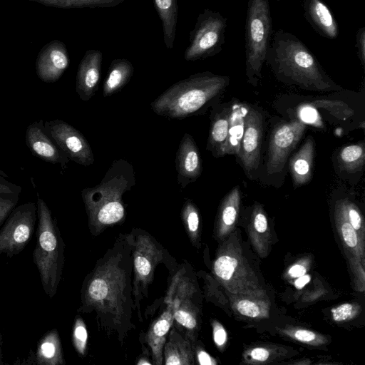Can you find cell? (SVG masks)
I'll return each mask as SVG.
<instances>
[{
  "label": "cell",
  "mask_w": 365,
  "mask_h": 365,
  "mask_svg": "<svg viewBox=\"0 0 365 365\" xmlns=\"http://www.w3.org/2000/svg\"><path fill=\"white\" fill-rule=\"evenodd\" d=\"M133 236L120 235L85 277L78 312L95 314L98 324L120 341L133 327Z\"/></svg>",
  "instance_id": "obj_1"
},
{
  "label": "cell",
  "mask_w": 365,
  "mask_h": 365,
  "mask_svg": "<svg viewBox=\"0 0 365 365\" xmlns=\"http://www.w3.org/2000/svg\"><path fill=\"white\" fill-rule=\"evenodd\" d=\"M265 61L279 79L302 88L324 92L342 89L325 73L306 45L283 29L274 32Z\"/></svg>",
  "instance_id": "obj_2"
},
{
  "label": "cell",
  "mask_w": 365,
  "mask_h": 365,
  "mask_svg": "<svg viewBox=\"0 0 365 365\" xmlns=\"http://www.w3.org/2000/svg\"><path fill=\"white\" fill-rule=\"evenodd\" d=\"M134 168L125 159L114 160L101 182L81 192L92 235L122 222L125 217L123 195L135 186Z\"/></svg>",
  "instance_id": "obj_3"
},
{
  "label": "cell",
  "mask_w": 365,
  "mask_h": 365,
  "mask_svg": "<svg viewBox=\"0 0 365 365\" xmlns=\"http://www.w3.org/2000/svg\"><path fill=\"white\" fill-rule=\"evenodd\" d=\"M229 84V77L197 73L173 84L150 103L158 115L181 120L202 113Z\"/></svg>",
  "instance_id": "obj_4"
},
{
  "label": "cell",
  "mask_w": 365,
  "mask_h": 365,
  "mask_svg": "<svg viewBox=\"0 0 365 365\" xmlns=\"http://www.w3.org/2000/svg\"><path fill=\"white\" fill-rule=\"evenodd\" d=\"M36 245L33 261L45 293L52 298L61 279L64 266V243L56 219L46 202L37 193Z\"/></svg>",
  "instance_id": "obj_5"
},
{
  "label": "cell",
  "mask_w": 365,
  "mask_h": 365,
  "mask_svg": "<svg viewBox=\"0 0 365 365\" xmlns=\"http://www.w3.org/2000/svg\"><path fill=\"white\" fill-rule=\"evenodd\" d=\"M272 18L269 0H248L245 21V66L250 83L256 86L271 41Z\"/></svg>",
  "instance_id": "obj_6"
},
{
  "label": "cell",
  "mask_w": 365,
  "mask_h": 365,
  "mask_svg": "<svg viewBox=\"0 0 365 365\" xmlns=\"http://www.w3.org/2000/svg\"><path fill=\"white\" fill-rule=\"evenodd\" d=\"M131 234L133 307L141 319L140 304L147 297L148 289L153 282L157 266L163 262L165 256L163 247L148 233L139 229H133Z\"/></svg>",
  "instance_id": "obj_7"
},
{
  "label": "cell",
  "mask_w": 365,
  "mask_h": 365,
  "mask_svg": "<svg viewBox=\"0 0 365 365\" xmlns=\"http://www.w3.org/2000/svg\"><path fill=\"white\" fill-rule=\"evenodd\" d=\"M227 19L218 11L205 9L200 13L193 29L190 32L189 45L184 58L195 61L219 53L225 41Z\"/></svg>",
  "instance_id": "obj_8"
},
{
  "label": "cell",
  "mask_w": 365,
  "mask_h": 365,
  "mask_svg": "<svg viewBox=\"0 0 365 365\" xmlns=\"http://www.w3.org/2000/svg\"><path fill=\"white\" fill-rule=\"evenodd\" d=\"M37 205L28 202L15 207L0 230V256L11 257L29 242L37 220Z\"/></svg>",
  "instance_id": "obj_9"
},
{
  "label": "cell",
  "mask_w": 365,
  "mask_h": 365,
  "mask_svg": "<svg viewBox=\"0 0 365 365\" xmlns=\"http://www.w3.org/2000/svg\"><path fill=\"white\" fill-rule=\"evenodd\" d=\"M195 292L188 277L178 273L168 292L166 300L172 305L175 322L184 328L186 338L191 342L197 327V307L192 301Z\"/></svg>",
  "instance_id": "obj_10"
},
{
  "label": "cell",
  "mask_w": 365,
  "mask_h": 365,
  "mask_svg": "<svg viewBox=\"0 0 365 365\" xmlns=\"http://www.w3.org/2000/svg\"><path fill=\"white\" fill-rule=\"evenodd\" d=\"M44 128L69 160L83 166L94 163V155L90 144L84 135L71 125L56 119L45 121Z\"/></svg>",
  "instance_id": "obj_11"
},
{
  "label": "cell",
  "mask_w": 365,
  "mask_h": 365,
  "mask_svg": "<svg viewBox=\"0 0 365 365\" xmlns=\"http://www.w3.org/2000/svg\"><path fill=\"white\" fill-rule=\"evenodd\" d=\"M305 124L299 119L277 125L271 135L269 144L267 172L280 173L291 151L302 138Z\"/></svg>",
  "instance_id": "obj_12"
},
{
  "label": "cell",
  "mask_w": 365,
  "mask_h": 365,
  "mask_svg": "<svg viewBox=\"0 0 365 365\" xmlns=\"http://www.w3.org/2000/svg\"><path fill=\"white\" fill-rule=\"evenodd\" d=\"M262 132V115L254 108L247 109L243 135L237 153L247 175L259 166Z\"/></svg>",
  "instance_id": "obj_13"
},
{
  "label": "cell",
  "mask_w": 365,
  "mask_h": 365,
  "mask_svg": "<svg viewBox=\"0 0 365 365\" xmlns=\"http://www.w3.org/2000/svg\"><path fill=\"white\" fill-rule=\"evenodd\" d=\"M69 56L66 45L53 40L39 51L36 61V72L45 83L57 81L69 66Z\"/></svg>",
  "instance_id": "obj_14"
},
{
  "label": "cell",
  "mask_w": 365,
  "mask_h": 365,
  "mask_svg": "<svg viewBox=\"0 0 365 365\" xmlns=\"http://www.w3.org/2000/svg\"><path fill=\"white\" fill-rule=\"evenodd\" d=\"M26 143L31 153L52 164H59L62 169L66 167L69 159L56 144L44 128L43 120L30 124L26 130Z\"/></svg>",
  "instance_id": "obj_15"
},
{
  "label": "cell",
  "mask_w": 365,
  "mask_h": 365,
  "mask_svg": "<svg viewBox=\"0 0 365 365\" xmlns=\"http://www.w3.org/2000/svg\"><path fill=\"white\" fill-rule=\"evenodd\" d=\"M177 181L181 188L195 182L202 170L199 149L193 138L185 133L180 140L175 157Z\"/></svg>",
  "instance_id": "obj_16"
},
{
  "label": "cell",
  "mask_w": 365,
  "mask_h": 365,
  "mask_svg": "<svg viewBox=\"0 0 365 365\" xmlns=\"http://www.w3.org/2000/svg\"><path fill=\"white\" fill-rule=\"evenodd\" d=\"M103 53L99 50L86 51L78 68L76 91L81 100L88 101L96 93L101 76Z\"/></svg>",
  "instance_id": "obj_17"
},
{
  "label": "cell",
  "mask_w": 365,
  "mask_h": 365,
  "mask_svg": "<svg viewBox=\"0 0 365 365\" xmlns=\"http://www.w3.org/2000/svg\"><path fill=\"white\" fill-rule=\"evenodd\" d=\"M302 6L305 19L319 35L331 40L338 37V23L324 2L303 0Z\"/></svg>",
  "instance_id": "obj_18"
},
{
  "label": "cell",
  "mask_w": 365,
  "mask_h": 365,
  "mask_svg": "<svg viewBox=\"0 0 365 365\" xmlns=\"http://www.w3.org/2000/svg\"><path fill=\"white\" fill-rule=\"evenodd\" d=\"M167 309L150 325L145 336V342L148 345L154 364H163V348L166 336L174 322L172 305L167 302Z\"/></svg>",
  "instance_id": "obj_19"
},
{
  "label": "cell",
  "mask_w": 365,
  "mask_h": 365,
  "mask_svg": "<svg viewBox=\"0 0 365 365\" xmlns=\"http://www.w3.org/2000/svg\"><path fill=\"white\" fill-rule=\"evenodd\" d=\"M314 156V141L312 137H309L289 162V170L295 187L302 186L311 180Z\"/></svg>",
  "instance_id": "obj_20"
},
{
  "label": "cell",
  "mask_w": 365,
  "mask_h": 365,
  "mask_svg": "<svg viewBox=\"0 0 365 365\" xmlns=\"http://www.w3.org/2000/svg\"><path fill=\"white\" fill-rule=\"evenodd\" d=\"M166 339L163 355L166 365H185L193 363V350L191 342L178 331L175 327L170 329Z\"/></svg>",
  "instance_id": "obj_21"
},
{
  "label": "cell",
  "mask_w": 365,
  "mask_h": 365,
  "mask_svg": "<svg viewBox=\"0 0 365 365\" xmlns=\"http://www.w3.org/2000/svg\"><path fill=\"white\" fill-rule=\"evenodd\" d=\"M231 108H217L211 114L207 149L217 158L222 155L228 136Z\"/></svg>",
  "instance_id": "obj_22"
},
{
  "label": "cell",
  "mask_w": 365,
  "mask_h": 365,
  "mask_svg": "<svg viewBox=\"0 0 365 365\" xmlns=\"http://www.w3.org/2000/svg\"><path fill=\"white\" fill-rule=\"evenodd\" d=\"M65 363L58 330L53 329L46 332L38 341L34 355V364L63 365Z\"/></svg>",
  "instance_id": "obj_23"
},
{
  "label": "cell",
  "mask_w": 365,
  "mask_h": 365,
  "mask_svg": "<svg viewBox=\"0 0 365 365\" xmlns=\"http://www.w3.org/2000/svg\"><path fill=\"white\" fill-rule=\"evenodd\" d=\"M134 73V67L125 58H115L112 61L108 70V75L103 86L104 97L110 96L120 91L130 81Z\"/></svg>",
  "instance_id": "obj_24"
},
{
  "label": "cell",
  "mask_w": 365,
  "mask_h": 365,
  "mask_svg": "<svg viewBox=\"0 0 365 365\" xmlns=\"http://www.w3.org/2000/svg\"><path fill=\"white\" fill-rule=\"evenodd\" d=\"M155 10L161 20L163 41L168 49L174 46L178 21L177 0H153Z\"/></svg>",
  "instance_id": "obj_25"
},
{
  "label": "cell",
  "mask_w": 365,
  "mask_h": 365,
  "mask_svg": "<svg viewBox=\"0 0 365 365\" xmlns=\"http://www.w3.org/2000/svg\"><path fill=\"white\" fill-rule=\"evenodd\" d=\"M247 108L243 106L234 105L230 113L228 136L222 155L237 154L245 128V118Z\"/></svg>",
  "instance_id": "obj_26"
},
{
  "label": "cell",
  "mask_w": 365,
  "mask_h": 365,
  "mask_svg": "<svg viewBox=\"0 0 365 365\" xmlns=\"http://www.w3.org/2000/svg\"><path fill=\"white\" fill-rule=\"evenodd\" d=\"M365 161V146L364 143L344 147L339 154L341 167L349 173L359 171Z\"/></svg>",
  "instance_id": "obj_27"
},
{
  "label": "cell",
  "mask_w": 365,
  "mask_h": 365,
  "mask_svg": "<svg viewBox=\"0 0 365 365\" xmlns=\"http://www.w3.org/2000/svg\"><path fill=\"white\" fill-rule=\"evenodd\" d=\"M240 202L238 187L233 188L225 197L220 211V226L221 230L232 227L237 219Z\"/></svg>",
  "instance_id": "obj_28"
},
{
  "label": "cell",
  "mask_w": 365,
  "mask_h": 365,
  "mask_svg": "<svg viewBox=\"0 0 365 365\" xmlns=\"http://www.w3.org/2000/svg\"><path fill=\"white\" fill-rule=\"evenodd\" d=\"M48 6L71 8H109L116 6L125 0H28Z\"/></svg>",
  "instance_id": "obj_29"
},
{
  "label": "cell",
  "mask_w": 365,
  "mask_h": 365,
  "mask_svg": "<svg viewBox=\"0 0 365 365\" xmlns=\"http://www.w3.org/2000/svg\"><path fill=\"white\" fill-rule=\"evenodd\" d=\"M182 220L190 240L194 242L197 238L200 226V216L197 207L190 200L183 204L181 212Z\"/></svg>",
  "instance_id": "obj_30"
},
{
  "label": "cell",
  "mask_w": 365,
  "mask_h": 365,
  "mask_svg": "<svg viewBox=\"0 0 365 365\" xmlns=\"http://www.w3.org/2000/svg\"><path fill=\"white\" fill-rule=\"evenodd\" d=\"M312 104L317 108L327 110L331 115L342 120H346L354 114L353 110L341 101L317 100L312 102Z\"/></svg>",
  "instance_id": "obj_31"
},
{
  "label": "cell",
  "mask_w": 365,
  "mask_h": 365,
  "mask_svg": "<svg viewBox=\"0 0 365 365\" xmlns=\"http://www.w3.org/2000/svg\"><path fill=\"white\" fill-rule=\"evenodd\" d=\"M88 333L86 325L79 316L75 319L73 327L72 341L75 349L81 356L86 353Z\"/></svg>",
  "instance_id": "obj_32"
},
{
  "label": "cell",
  "mask_w": 365,
  "mask_h": 365,
  "mask_svg": "<svg viewBox=\"0 0 365 365\" xmlns=\"http://www.w3.org/2000/svg\"><path fill=\"white\" fill-rule=\"evenodd\" d=\"M339 210L341 214L356 231L361 229L363 225L362 217L359 210L354 204L348 200H344L340 202Z\"/></svg>",
  "instance_id": "obj_33"
},
{
  "label": "cell",
  "mask_w": 365,
  "mask_h": 365,
  "mask_svg": "<svg viewBox=\"0 0 365 365\" xmlns=\"http://www.w3.org/2000/svg\"><path fill=\"white\" fill-rule=\"evenodd\" d=\"M339 229L345 244L351 249L356 248L359 245L356 230L341 212L339 215Z\"/></svg>",
  "instance_id": "obj_34"
},
{
  "label": "cell",
  "mask_w": 365,
  "mask_h": 365,
  "mask_svg": "<svg viewBox=\"0 0 365 365\" xmlns=\"http://www.w3.org/2000/svg\"><path fill=\"white\" fill-rule=\"evenodd\" d=\"M19 195L17 194L0 193V227L17 205Z\"/></svg>",
  "instance_id": "obj_35"
},
{
  "label": "cell",
  "mask_w": 365,
  "mask_h": 365,
  "mask_svg": "<svg viewBox=\"0 0 365 365\" xmlns=\"http://www.w3.org/2000/svg\"><path fill=\"white\" fill-rule=\"evenodd\" d=\"M359 312V307L353 304L344 303L331 309L333 319L341 322L349 320L354 317Z\"/></svg>",
  "instance_id": "obj_36"
},
{
  "label": "cell",
  "mask_w": 365,
  "mask_h": 365,
  "mask_svg": "<svg viewBox=\"0 0 365 365\" xmlns=\"http://www.w3.org/2000/svg\"><path fill=\"white\" fill-rule=\"evenodd\" d=\"M237 311L242 315L256 318L262 316L260 307L255 302L248 299H242L236 304Z\"/></svg>",
  "instance_id": "obj_37"
},
{
  "label": "cell",
  "mask_w": 365,
  "mask_h": 365,
  "mask_svg": "<svg viewBox=\"0 0 365 365\" xmlns=\"http://www.w3.org/2000/svg\"><path fill=\"white\" fill-rule=\"evenodd\" d=\"M8 175L0 170V193L19 195L22 187L9 182L6 178Z\"/></svg>",
  "instance_id": "obj_38"
},
{
  "label": "cell",
  "mask_w": 365,
  "mask_h": 365,
  "mask_svg": "<svg viewBox=\"0 0 365 365\" xmlns=\"http://www.w3.org/2000/svg\"><path fill=\"white\" fill-rule=\"evenodd\" d=\"M356 48L361 63L365 66V27L361 26L357 29L356 33Z\"/></svg>",
  "instance_id": "obj_39"
},
{
  "label": "cell",
  "mask_w": 365,
  "mask_h": 365,
  "mask_svg": "<svg viewBox=\"0 0 365 365\" xmlns=\"http://www.w3.org/2000/svg\"><path fill=\"white\" fill-rule=\"evenodd\" d=\"M253 224L256 231L259 233L264 232L268 227L267 220L262 210L258 207H256L254 211Z\"/></svg>",
  "instance_id": "obj_40"
},
{
  "label": "cell",
  "mask_w": 365,
  "mask_h": 365,
  "mask_svg": "<svg viewBox=\"0 0 365 365\" xmlns=\"http://www.w3.org/2000/svg\"><path fill=\"white\" fill-rule=\"evenodd\" d=\"M214 341L219 347L222 346L227 341V333L219 323H215L213 329Z\"/></svg>",
  "instance_id": "obj_41"
},
{
  "label": "cell",
  "mask_w": 365,
  "mask_h": 365,
  "mask_svg": "<svg viewBox=\"0 0 365 365\" xmlns=\"http://www.w3.org/2000/svg\"><path fill=\"white\" fill-rule=\"evenodd\" d=\"M294 337L299 341L310 343L316 339L317 336L314 332L309 330L298 329L294 331Z\"/></svg>",
  "instance_id": "obj_42"
},
{
  "label": "cell",
  "mask_w": 365,
  "mask_h": 365,
  "mask_svg": "<svg viewBox=\"0 0 365 365\" xmlns=\"http://www.w3.org/2000/svg\"><path fill=\"white\" fill-rule=\"evenodd\" d=\"M250 356L255 361H264L269 358V353L264 348L257 347L251 351Z\"/></svg>",
  "instance_id": "obj_43"
},
{
  "label": "cell",
  "mask_w": 365,
  "mask_h": 365,
  "mask_svg": "<svg viewBox=\"0 0 365 365\" xmlns=\"http://www.w3.org/2000/svg\"><path fill=\"white\" fill-rule=\"evenodd\" d=\"M197 358L198 363L201 365H210L215 364L210 356L203 350L197 351Z\"/></svg>",
  "instance_id": "obj_44"
},
{
  "label": "cell",
  "mask_w": 365,
  "mask_h": 365,
  "mask_svg": "<svg viewBox=\"0 0 365 365\" xmlns=\"http://www.w3.org/2000/svg\"><path fill=\"white\" fill-rule=\"evenodd\" d=\"M306 273V269L301 264H294L289 270L291 277L297 278L304 275Z\"/></svg>",
  "instance_id": "obj_45"
},
{
  "label": "cell",
  "mask_w": 365,
  "mask_h": 365,
  "mask_svg": "<svg viewBox=\"0 0 365 365\" xmlns=\"http://www.w3.org/2000/svg\"><path fill=\"white\" fill-rule=\"evenodd\" d=\"M297 278L298 279L294 282V286L299 289H302L311 279L310 276L305 274Z\"/></svg>",
  "instance_id": "obj_46"
},
{
  "label": "cell",
  "mask_w": 365,
  "mask_h": 365,
  "mask_svg": "<svg viewBox=\"0 0 365 365\" xmlns=\"http://www.w3.org/2000/svg\"><path fill=\"white\" fill-rule=\"evenodd\" d=\"M1 345H2V338H1V335L0 334V365H3L4 364V362L2 361V349H1Z\"/></svg>",
  "instance_id": "obj_47"
},
{
  "label": "cell",
  "mask_w": 365,
  "mask_h": 365,
  "mask_svg": "<svg viewBox=\"0 0 365 365\" xmlns=\"http://www.w3.org/2000/svg\"><path fill=\"white\" fill-rule=\"evenodd\" d=\"M277 1H281V0H277Z\"/></svg>",
  "instance_id": "obj_48"
}]
</instances>
